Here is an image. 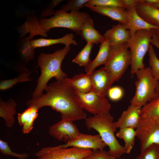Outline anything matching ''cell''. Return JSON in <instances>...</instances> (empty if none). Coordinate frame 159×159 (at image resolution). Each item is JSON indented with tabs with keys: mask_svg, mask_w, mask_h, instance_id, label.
Segmentation results:
<instances>
[{
	"mask_svg": "<svg viewBox=\"0 0 159 159\" xmlns=\"http://www.w3.org/2000/svg\"><path fill=\"white\" fill-rule=\"evenodd\" d=\"M45 90V94L27 102L28 107L35 106L39 110L50 107L61 114L62 120L73 122L86 119V114L80 105L75 90L65 79L50 84Z\"/></svg>",
	"mask_w": 159,
	"mask_h": 159,
	"instance_id": "6da1fadb",
	"label": "cell"
},
{
	"mask_svg": "<svg viewBox=\"0 0 159 159\" xmlns=\"http://www.w3.org/2000/svg\"><path fill=\"white\" fill-rule=\"evenodd\" d=\"M70 49V46H66L52 54L41 53L38 58L37 64L41 73L37 80V87L32 93V99L41 95L42 91L47 86V83L52 78L57 81L65 79L67 75L61 69L62 63Z\"/></svg>",
	"mask_w": 159,
	"mask_h": 159,
	"instance_id": "7a4b0ae2",
	"label": "cell"
},
{
	"mask_svg": "<svg viewBox=\"0 0 159 159\" xmlns=\"http://www.w3.org/2000/svg\"><path fill=\"white\" fill-rule=\"evenodd\" d=\"M85 123L88 130L93 129L99 133L102 140L109 147L108 153L110 156L115 159L126 153L124 146L115 137V133L117 128L113 117L109 112L87 118Z\"/></svg>",
	"mask_w": 159,
	"mask_h": 159,
	"instance_id": "3957f363",
	"label": "cell"
},
{
	"mask_svg": "<svg viewBox=\"0 0 159 159\" xmlns=\"http://www.w3.org/2000/svg\"><path fill=\"white\" fill-rule=\"evenodd\" d=\"M90 18L87 12L72 11L68 13L60 9L56 10L53 17L39 21L42 29L47 33L52 28L62 27L80 35L83 24Z\"/></svg>",
	"mask_w": 159,
	"mask_h": 159,
	"instance_id": "277c9868",
	"label": "cell"
},
{
	"mask_svg": "<svg viewBox=\"0 0 159 159\" xmlns=\"http://www.w3.org/2000/svg\"><path fill=\"white\" fill-rule=\"evenodd\" d=\"M135 74V92L130 104L143 107L159 95L155 91L159 82L153 77L150 67L138 70Z\"/></svg>",
	"mask_w": 159,
	"mask_h": 159,
	"instance_id": "5b68a950",
	"label": "cell"
},
{
	"mask_svg": "<svg viewBox=\"0 0 159 159\" xmlns=\"http://www.w3.org/2000/svg\"><path fill=\"white\" fill-rule=\"evenodd\" d=\"M153 35V29L141 30L131 37L127 42L131 55L130 73L132 75L145 68L144 58L148 51Z\"/></svg>",
	"mask_w": 159,
	"mask_h": 159,
	"instance_id": "8992f818",
	"label": "cell"
},
{
	"mask_svg": "<svg viewBox=\"0 0 159 159\" xmlns=\"http://www.w3.org/2000/svg\"><path fill=\"white\" fill-rule=\"evenodd\" d=\"M131 57L127 42L111 46L104 67L110 73L114 82L119 80L130 65Z\"/></svg>",
	"mask_w": 159,
	"mask_h": 159,
	"instance_id": "52a82bcc",
	"label": "cell"
},
{
	"mask_svg": "<svg viewBox=\"0 0 159 159\" xmlns=\"http://www.w3.org/2000/svg\"><path fill=\"white\" fill-rule=\"evenodd\" d=\"M92 151L75 147L62 148L58 145L44 148L35 154L37 159H81Z\"/></svg>",
	"mask_w": 159,
	"mask_h": 159,
	"instance_id": "ba28073f",
	"label": "cell"
},
{
	"mask_svg": "<svg viewBox=\"0 0 159 159\" xmlns=\"http://www.w3.org/2000/svg\"><path fill=\"white\" fill-rule=\"evenodd\" d=\"M136 137L139 140L140 151L153 144L159 145V122L140 119L135 129Z\"/></svg>",
	"mask_w": 159,
	"mask_h": 159,
	"instance_id": "9c48e42d",
	"label": "cell"
},
{
	"mask_svg": "<svg viewBox=\"0 0 159 159\" xmlns=\"http://www.w3.org/2000/svg\"><path fill=\"white\" fill-rule=\"evenodd\" d=\"M75 90L80 105L83 109L94 115L109 112L111 105L105 97L93 91L83 93Z\"/></svg>",
	"mask_w": 159,
	"mask_h": 159,
	"instance_id": "30bf717a",
	"label": "cell"
},
{
	"mask_svg": "<svg viewBox=\"0 0 159 159\" xmlns=\"http://www.w3.org/2000/svg\"><path fill=\"white\" fill-rule=\"evenodd\" d=\"M73 122L70 120H62L49 127V133L60 141L67 143L72 141L80 134Z\"/></svg>",
	"mask_w": 159,
	"mask_h": 159,
	"instance_id": "8fae6325",
	"label": "cell"
},
{
	"mask_svg": "<svg viewBox=\"0 0 159 159\" xmlns=\"http://www.w3.org/2000/svg\"><path fill=\"white\" fill-rule=\"evenodd\" d=\"M59 146L64 148L72 147L101 151L107 145L99 134L92 135L80 133L73 140Z\"/></svg>",
	"mask_w": 159,
	"mask_h": 159,
	"instance_id": "7c38bea8",
	"label": "cell"
},
{
	"mask_svg": "<svg viewBox=\"0 0 159 159\" xmlns=\"http://www.w3.org/2000/svg\"><path fill=\"white\" fill-rule=\"evenodd\" d=\"M93 91L106 97L110 88L114 82L110 72L104 67L92 73Z\"/></svg>",
	"mask_w": 159,
	"mask_h": 159,
	"instance_id": "4fadbf2b",
	"label": "cell"
},
{
	"mask_svg": "<svg viewBox=\"0 0 159 159\" xmlns=\"http://www.w3.org/2000/svg\"><path fill=\"white\" fill-rule=\"evenodd\" d=\"M136 4L130 6L126 9L128 20V23L126 25L130 31L131 37L137 32L141 30L159 29L147 23L138 15L135 8Z\"/></svg>",
	"mask_w": 159,
	"mask_h": 159,
	"instance_id": "5bb4252c",
	"label": "cell"
},
{
	"mask_svg": "<svg viewBox=\"0 0 159 159\" xmlns=\"http://www.w3.org/2000/svg\"><path fill=\"white\" fill-rule=\"evenodd\" d=\"M142 107L130 104L115 122L117 128L130 127L135 129L140 120Z\"/></svg>",
	"mask_w": 159,
	"mask_h": 159,
	"instance_id": "9a60e30c",
	"label": "cell"
},
{
	"mask_svg": "<svg viewBox=\"0 0 159 159\" xmlns=\"http://www.w3.org/2000/svg\"><path fill=\"white\" fill-rule=\"evenodd\" d=\"M103 36L108 41L110 46L127 42L131 37L126 25L120 23L112 25L111 28L105 31Z\"/></svg>",
	"mask_w": 159,
	"mask_h": 159,
	"instance_id": "2e32d148",
	"label": "cell"
},
{
	"mask_svg": "<svg viewBox=\"0 0 159 159\" xmlns=\"http://www.w3.org/2000/svg\"><path fill=\"white\" fill-rule=\"evenodd\" d=\"M135 8L138 15L145 21L159 28V9L143 0H137Z\"/></svg>",
	"mask_w": 159,
	"mask_h": 159,
	"instance_id": "e0dca14e",
	"label": "cell"
},
{
	"mask_svg": "<svg viewBox=\"0 0 159 159\" xmlns=\"http://www.w3.org/2000/svg\"><path fill=\"white\" fill-rule=\"evenodd\" d=\"M17 31L20 37H23L27 33H29V36L32 39L37 35L47 37V34L42 29L34 13L29 16L26 21L18 27Z\"/></svg>",
	"mask_w": 159,
	"mask_h": 159,
	"instance_id": "ac0fdd59",
	"label": "cell"
},
{
	"mask_svg": "<svg viewBox=\"0 0 159 159\" xmlns=\"http://www.w3.org/2000/svg\"><path fill=\"white\" fill-rule=\"evenodd\" d=\"M92 11L103 16H108L119 23L127 25L128 23L126 9L114 7L86 6Z\"/></svg>",
	"mask_w": 159,
	"mask_h": 159,
	"instance_id": "d6986e66",
	"label": "cell"
},
{
	"mask_svg": "<svg viewBox=\"0 0 159 159\" xmlns=\"http://www.w3.org/2000/svg\"><path fill=\"white\" fill-rule=\"evenodd\" d=\"M92 73H80L72 78L65 79L66 82L74 90L83 93L93 91Z\"/></svg>",
	"mask_w": 159,
	"mask_h": 159,
	"instance_id": "ffe728a7",
	"label": "cell"
},
{
	"mask_svg": "<svg viewBox=\"0 0 159 159\" xmlns=\"http://www.w3.org/2000/svg\"><path fill=\"white\" fill-rule=\"evenodd\" d=\"M80 35L87 43L93 45L101 43L105 39L103 35L95 28L93 20L91 18L83 24Z\"/></svg>",
	"mask_w": 159,
	"mask_h": 159,
	"instance_id": "44dd1931",
	"label": "cell"
},
{
	"mask_svg": "<svg viewBox=\"0 0 159 159\" xmlns=\"http://www.w3.org/2000/svg\"><path fill=\"white\" fill-rule=\"evenodd\" d=\"M110 48L108 41L105 39L100 43L98 52L95 58L88 67L85 68L86 73H92L98 66L102 64L105 65L108 58Z\"/></svg>",
	"mask_w": 159,
	"mask_h": 159,
	"instance_id": "7402d4cb",
	"label": "cell"
},
{
	"mask_svg": "<svg viewBox=\"0 0 159 159\" xmlns=\"http://www.w3.org/2000/svg\"><path fill=\"white\" fill-rule=\"evenodd\" d=\"M73 34H66L63 37L56 39H46L39 38L31 40V42L34 49L41 47H48L51 45L58 44H63L65 46H70L71 44L77 45V43L74 39Z\"/></svg>",
	"mask_w": 159,
	"mask_h": 159,
	"instance_id": "603a6c76",
	"label": "cell"
},
{
	"mask_svg": "<svg viewBox=\"0 0 159 159\" xmlns=\"http://www.w3.org/2000/svg\"><path fill=\"white\" fill-rule=\"evenodd\" d=\"M16 104L14 100L10 99L7 102L0 100V117L4 119L7 127L11 128L15 123L14 115L16 113Z\"/></svg>",
	"mask_w": 159,
	"mask_h": 159,
	"instance_id": "cb8c5ba5",
	"label": "cell"
},
{
	"mask_svg": "<svg viewBox=\"0 0 159 159\" xmlns=\"http://www.w3.org/2000/svg\"><path fill=\"white\" fill-rule=\"evenodd\" d=\"M140 119L159 122V95L142 107Z\"/></svg>",
	"mask_w": 159,
	"mask_h": 159,
	"instance_id": "d4e9b609",
	"label": "cell"
},
{
	"mask_svg": "<svg viewBox=\"0 0 159 159\" xmlns=\"http://www.w3.org/2000/svg\"><path fill=\"white\" fill-rule=\"evenodd\" d=\"M135 129L130 127L120 128L116 134L117 137L123 140L125 143L124 147L126 153H130L134 145L136 137Z\"/></svg>",
	"mask_w": 159,
	"mask_h": 159,
	"instance_id": "484cf974",
	"label": "cell"
},
{
	"mask_svg": "<svg viewBox=\"0 0 159 159\" xmlns=\"http://www.w3.org/2000/svg\"><path fill=\"white\" fill-rule=\"evenodd\" d=\"M93 44L87 43L83 49L72 60V62L80 66L85 68L88 67L92 61L90 59V54Z\"/></svg>",
	"mask_w": 159,
	"mask_h": 159,
	"instance_id": "4316f807",
	"label": "cell"
},
{
	"mask_svg": "<svg viewBox=\"0 0 159 159\" xmlns=\"http://www.w3.org/2000/svg\"><path fill=\"white\" fill-rule=\"evenodd\" d=\"M86 6L126 9L124 0H88L84 5V6Z\"/></svg>",
	"mask_w": 159,
	"mask_h": 159,
	"instance_id": "83f0119b",
	"label": "cell"
},
{
	"mask_svg": "<svg viewBox=\"0 0 159 159\" xmlns=\"http://www.w3.org/2000/svg\"><path fill=\"white\" fill-rule=\"evenodd\" d=\"M29 36L23 39L21 41V50L23 57L27 61L34 58V48L32 45Z\"/></svg>",
	"mask_w": 159,
	"mask_h": 159,
	"instance_id": "f1b7e54d",
	"label": "cell"
},
{
	"mask_svg": "<svg viewBox=\"0 0 159 159\" xmlns=\"http://www.w3.org/2000/svg\"><path fill=\"white\" fill-rule=\"evenodd\" d=\"M150 67L154 77L159 80V59L157 57L153 45L150 44L148 50Z\"/></svg>",
	"mask_w": 159,
	"mask_h": 159,
	"instance_id": "f546056e",
	"label": "cell"
},
{
	"mask_svg": "<svg viewBox=\"0 0 159 159\" xmlns=\"http://www.w3.org/2000/svg\"><path fill=\"white\" fill-rule=\"evenodd\" d=\"M30 73H22L14 79L1 81L0 83V89L5 90L12 87L15 85L20 82H28L31 80L29 77Z\"/></svg>",
	"mask_w": 159,
	"mask_h": 159,
	"instance_id": "4dcf8cb0",
	"label": "cell"
},
{
	"mask_svg": "<svg viewBox=\"0 0 159 159\" xmlns=\"http://www.w3.org/2000/svg\"><path fill=\"white\" fill-rule=\"evenodd\" d=\"M136 159H159V145L153 144L141 152Z\"/></svg>",
	"mask_w": 159,
	"mask_h": 159,
	"instance_id": "1f68e13d",
	"label": "cell"
},
{
	"mask_svg": "<svg viewBox=\"0 0 159 159\" xmlns=\"http://www.w3.org/2000/svg\"><path fill=\"white\" fill-rule=\"evenodd\" d=\"M0 151L3 155L16 157L19 159H26L29 156V154L25 153L19 154L12 151L8 143L1 140H0Z\"/></svg>",
	"mask_w": 159,
	"mask_h": 159,
	"instance_id": "d6a6232c",
	"label": "cell"
},
{
	"mask_svg": "<svg viewBox=\"0 0 159 159\" xmlns=\"http://www.w3.org/2000/svg\"><path fill=\"white\" fill-rule=\"evenodd\" d=\"M88 0H71L67 3L62 6L61 10L67 12L71 11H80L81 9L84 7V5Z\"/></svg>",
	"mask_w": 159,
	"mask_h": 159,
	"instance_id": "836d02e7",
	"label": "cell"
},
{
	"mask_svg": "<svg viewBox=\"0 0 159 159\" xmlns=\"http://www.w3.org/2000/svg\"><path fill=\"white\" fill-rule=\"evenodd\" d=\"M32 107V111L29 119L23 126L22 129V131L24 134L28 133L32 130L34 121L38 116L37 112L39 109L35 106Z\"/></svg>",
	"mask_w": 159,
	"mask_h": 159,
	"instance_id": "e575fe53",
	"label": "cell"
},
{
	"mask_svg": "<svg viewBox=\"0 0 159 159\" xmlns=\"http://www.w3.org/2000/svg\"><path fill=\"white\" fill-rule=\"evenodd\" d=\"M124 94L123 90L121 87L115 86L110 88L107 96L112 101H116L120 100L123 97Z\"/></svg>",
	"mask_w": 159,
	"mask_h": 159,
	"instance_id": "d590c367",
	"label": "cell"
},
{
	"mask_svg": "<svg viewBox=\"0 0 159 159\" xmlns=\"http://www.w3.org/2000/svg\"><path fill=\"white\" fill-rule=\"evenodd\" d=\"M81 159H115L109 155L108 152L105 150L93 151L90 154Z\"/></svg>",
	"mask_w": 159,
	"mask_h": 159,
	"instance_id": "8d00e7d4",
	"label": "cell"
},
{
	"mask_svg": "<svg viewBox=\"0 0 159 159\" xmlns=\"http://www.w3.org/2000/svg\"><path fill=\"white\" fill-rule=\"evenodd\" d=\"M33 107L31 106L21 113L18 114L17 119L18 123L21 126H23L29 119L32 111Z\"/></svg>",
	"mask_w": 159,
	"mask_h": 159,
	"instance_id": "74e56055",
	"label": "cell"
},
{
	"mask_svg": "<svg viewBox=\"0 0 159 159\" xmlns=\"http://www.w3.org/2000/svg\"><path fill=\"white\" fill-rule=\"evenodd\" d=\"M63 1V0H60L53 1L47 8L43 11L42 12L43 16H50L52 14H54L55 12L53 10V8Z\"/></svg>",
	"mask_w": 159,
	"mask_h": 159,
	"instance_id": "f35d334b",
	"label": "cell"
},
{
	"mask_svg": "<svg viewBox=\"0 0 159 159\" xmlns=\"http://www.w3.org/2000/svg\"><path fill=\"white\" fill-rule=\"evenodd\" d=\"M153 35L150 42V44L153 45L155 46L159 49V42L156 37L153 29Z\"/></svg>",
	"mask_w": 159,
	"mask_h": 159,
	"instance_id": "ab89813d",
	"label": "cell"
},
{
	"mask_svg": "<svg viewBox=\"0 0 159 159\" xmlns=\"http://www.w3.org/2000/svg\"><path fill=\"white\" fill-rule=\"evenodd\" d=\"M148 4L159 9V0H143Z\"/></svg>",
	"mask_w": 159,
	"mask_h": 159,
	"instance_id": "60d3db41",
	"label": "cell"
},
{
	"mask_svg": "<svg viewBox=\"0 0 159 159\" xmlns=\"http://www.w3.org/2000/svg\"><path fill=\"white\" fill-rule=\"evenodd\" d=\"M156 37L159 42V29H153Z\"/></svg>",
	"mask_w": 159,
	"mask_h": 159,
	"instance_id": "b9f144b4",
	"label": "cell"
},
{
	"mask_svg": "<svg viewBox=\"0 0 159 159\" xmlns=\"http://www.w3.org/2000/svg\"><path fill=\"white\" fill-rule=\"evenodd\" d=\"M157 93L159 94V84L155 90Z\"/></svg>",
	"mask_w": 159,
	"mask_h": 159,
	"instance_id": "7bdbcfd3",
	"label": "cell"
},
{
	"mask_svg": "<svg viewBox=\"0 0 159 159\" xmlns=\"http://www.w3.org/2000/svg\"></svg>",
	"mask_w": 159,
	"mask_h": 159,
	"instance_id": "ee69618b",
	"label": "cell"
}]
</instances>
